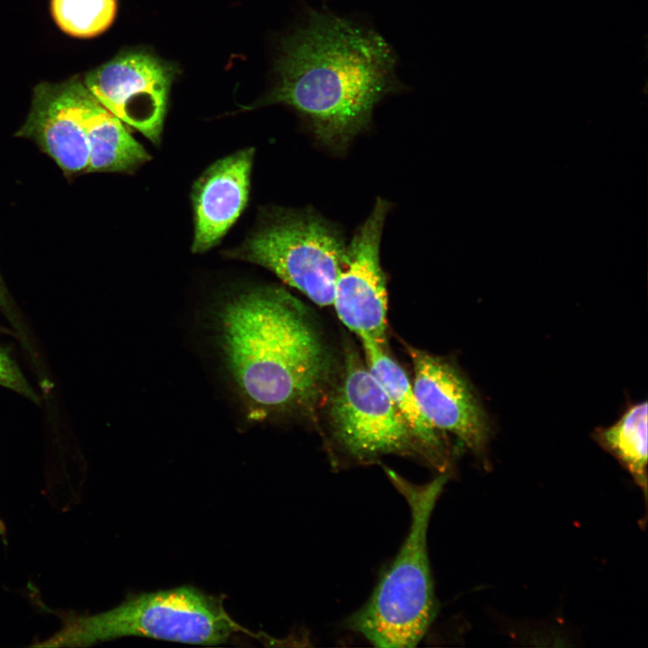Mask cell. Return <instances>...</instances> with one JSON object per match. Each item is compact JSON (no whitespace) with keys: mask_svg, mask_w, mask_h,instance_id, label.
Returning <instances> with one entry per match:
<instances>
[{"mask_svg":"<svg viewBox=\"0 0 648 648\" xmlns=\"http://www.w3.org/2000/svg\"><path fill=\"white\" fill-rule=\"evenodd\" d=\"M395 65L379 33L317 12L284 43L279 80L265 103L292 106L321 144L344 151L367 129L375 105L397 89Z\"/></svg>","mask_w":648,"mask_h":648,"instance_id":"obj_1","label":"cell"},{"mask_svg":"<svg viewBox=\"0 0 648 648\" xmlns=\"http://www.w3.org/2000/svg\"><path fill=\"white\" fill-rule=\"evenodd\" d=\"M231 385L252 420L302 410L328 378L329 359L303 304L277 286L229 295L215 313Z\"/></svg>","mask_w":648,"mask_h":648,"instance_id":"obj_2","label":"cell"},{"mask_svg":"<svg viewBox=\"0 0 648 648\" xmlns=\"http://www.w3.org/2000/svg\"><path fill=\"white\" fill-rule=\"evenodd\" d=\"M384 471L410 508L409 531L372 595L351 616L347 626L377 647H414L437 612L427 537L447 473L419 484L387 467Z\"/></svg>","mask_w":648,"mask_h":648,"instance_id":"obj_3","label":"cell"},{"mask_svg":"<svg viewBox=\"0 0 648 648\" xmlns=\"http://www.w3.org/2000/svg\"><path fill=\"white\" fill-rule=\"evenodd\" d=\"M245 631L226 612L220 598L192 586L128 597L117 607L67 618L45 647L86 646L124 636H144L193 644L217 645Z\"/></svg>","mask_w":648,"mask_h":648,"instance_id":"obj_4","label":"cell"},{"mask_svg":"<svg viewBox=\"0 0 648 648\" xmlns=\"http://www.w3.org/2000/svg\"><path fill=\"white\" fill-rule=\"evenodd\" d=\"M320 306L332 305L346 266L347 243L336 225L313 209H276L238 250Z\"/></svg>","mask_w":648,"mask_h":648,"instance_id":"obj_5","label":"cell"},{"mask_svg":"<svg viewBox=\"0 0 648 648\" xmlns=\"http://www.w3.org/2000/svg\"><path fill=\"white\" fill-rule=\"evenodd\" d=\"M328 417L340 448L359 462L385 454L428 455L388 394L355 351L347 352Z\"/></svg>","mask_w":648,"mask_h":648,"instance_id":"obj_6","label":"cell"},{"mask_svg":"<svg viewBox=\"0 0 648 648\" xmlns=\"http://www.w3.org/2000/svg\"><path fill=\"white\" fill-rule=\"evenodd\" d=\"M389 203L378 198L347 243L346 263L337 279L332 305L342 323L360 338L384 341L387 292L380 244Z\"/></svg>","mask_w":648,"mask_h":648,"instance_id":"obj_7","label":"cell"},{"mask_svg":"<svg viewBox=\"0 0 648 648\" xmlns=\"http://www.w3.org/2000/svg\"><path fill=\"white\" fill-rule=\"evenodd\" d=\"M170 82V71L158 59L130 52L89 72L84 84L122 122L158 143Z\"/></svg>","mask_w":648,"mask_h":648,"instance_id":"obj_8","label":"cell"},{"mask_svg":"<svg viewBox=\"0 0 648 648\" xmlns=\"http://www.w3.org/2000/svg\"><path fill=\"white\" fill-rule=\"evenodd\" d=\"M91 94L76 78L36 86L27 119L15 136L34 141L66 176L86 173L89 149L84 112Z\"/></svg>","mask_w":648,"mask_h":648,"instance_id":"obj_9","label":"cell"},{"mask_svg":"<svg viewBox=\"0 0 648 648\" xmlns=\"http://www.w3.org/2000/svg\"><path fill=\"white\" fill-rule=\"evenodd\" d=\"M414 369L413 389L421 412L436 429L453 434L475 453L486 446L490 427L472 389L447 361L409 347Z\"/></svg>","mask_w":648,"mask_h":648,"instance_id":"obj_10","label":"cell"},{"mask_svg":"<svg viewBox=\"0 0 648 648\" xmlns=\"http://www.w3.org/2000/svg\"><path fill=\"white\" fill-rule=\"evenodd\" d=\"M253 148L221 158L208 167L193 191L194 252H203L225 235L244 210L249 192Z\"/></svg>","mask_w":648,"mask_h":648,"instance_id":"obj_11","label":"cell"},{"mask_svg":"<svg viewBox=\"0 0 648 648\" xmlns=\"http://www.w3.org/2000/svg\"><path fill=\"white\" fill-rule=\"evenodd\" d=\"M366 365L400 413L412 434L425 450L428 464L442 473L449 464L448 454L437 430L420 410L413 385L404 370L386 353L383 341L361 338Z\"/></svg>","mask_w":648,"mask_h":648,"instance_id":"obj_12","label":"cell"},{"mask_svg":"<svg viewBox=\"0 0 648 648\" xmlns=\"http://www.w3.org/2000/svg\"><path fill=\"white\" fill-rule=\"evenodd\" d=\"M84 123L89 149L86 173L130 171L149 159L122 122L93 94L85 109Z\"/></svg>","mask_w":648,"mask_h":648,"instance_id":"obj_13","label":"cell"},{"mask_svg":"<svg viewBox=\"0 0 648 648\" xmlns=\"http://www.w3.org/2000/svg\"><path fill=\"white\" fill-rule=\"evenodd\" d=\"M598 442L633 476L642 488L647 490V403H637L629 408L614 425L598 430Z\"/></svg>","mask_w":648,"mask_h":648,"instance_id":"obj_14","label":"cell"},{"mask_svg":"<svg viewBox=\"0 0 648 648\" xmlns=\"http://www.w3.org/2000/svg\"><path fill=\"white\" fill-rule=\"evenodd\" d=\"M51 14L67 34L94 37L110 27L116 14V0H51Z\"/></svg>","mask_w":648,"mask_h":648,"instance_id":"obj_15","label":"cell"},{"mask_svg":"<svg viewBox=\"0 0 648 648\" xmlns=\"http://www.w3.org/2000/svg\"><path fill=\"white\" fill-rule=\"evenodd\" d=\"M0 385L14 391L33 402L39 398L9 353L0 347Z\"/></svg>","mask_w":648,"mask_h":648,"instance_id":"obj_16","label":"cell"},{"mask_svg":"<svg viewBox=\"0 0 648 648\" xmlns=\"http://www.w3.org/2000/svg\"><path fill=\"white\" fill-rule=\"evenodd\" d=\"M0 309L6 316L10 323L14 326L18 333H22L23 325L21 322V317L18 314L17 310L14 306V302L7 292L6 287L4 284L3 279L0 275Z\"/></svg>","mask_w":648,"mask_h":648,"instance_id":"obj_17","label":"cell"},{"mask_svg":"<svg viewBox=\"0 0 648 648\" xmlns=\"http://www.w3.org/2000/svg\"><path fill=\"white\" fill-rule=\"evenodd\" d=\"M5 532V527L2 520L0 519V536H3Z\"/></svg>","mask_w":648,"mask_h":648,"instance_id":"obj_18","label":"cell"}]
</instances>
